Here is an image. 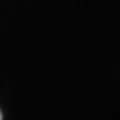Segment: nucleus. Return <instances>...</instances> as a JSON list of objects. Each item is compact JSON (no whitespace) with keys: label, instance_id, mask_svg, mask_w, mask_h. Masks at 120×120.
Here are the masks:
<instances>
[{"label":"nucleus","instance_id":"obj_1","mask_svg":"<svg viewBox=\"0 0 120 120\" xmlns=\"http://www.w3.org/2000/svg\"><path fill=\"white\" fill-rule=\"evenodd\" d=\"M0 120H2V117H1V112H0Z\"/></svg>","mask_w":120,"mask_h":120}]
</instances>
